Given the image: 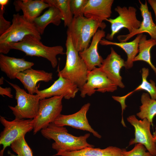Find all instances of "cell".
<instances>
[{
    "label": "cell",
    "instance_id": "obj_37",
    "mask_svg": "<svg viewBox=\"0 0 156 156\" xmlns=\"http://www.w3.org/2000/svg\"><path fill=\"white\" fill-rule=\"evenodd\" d=\"M8 153L9 154V155H10V156H18V155H14V154H13V153H11L10 152H8Z\"/></svg>",
    "mask_w": 156,
    "mask_h": 156
},
{
    "label": "cell",
    "instance_id": "obj_34",
    "mask_svg": "<svg viewBox=\"0 0 156 156\" xmlns=\"http://www.w3.org/2000/svg\"><path fill=\"white\" fill-rule=\"evenodd\" d=\"M9 1L8 0H0V5L5 6L8 4Z\"/></svg>",
    "mask_w": 156,
    "mask_h": 156
},
{
    "label": "cell",
    "instance_id": "obj_24",
    "mask_svg": "<svg viewBox=\"0 0 156 156\" xmlns=\"http://www.w3.org/2000/svg\"><path fill=\"white\" fill-rule=\"evenodd\" d=\"M142 82L141 84L133 91L122 96H115L114 100L119 102L121 106L126 105L125 103L126 99L135 91L140 90H144L148 92L151 99L156 100V86L155 82L150 80L148 82L147 78L149 75V70L148 68H142Z\"/></svg>",
    "mask_w": 156,
    "mask_h": 156
},
{
    "label": "cell",
    "instance_id": "obj_7",
    "mask_svg": "<svg viewBox=\"0 0 156 156\" xmlns=\"http://www.w3.org/2000/svg\"><path fill=\"white\" fill-rule=\"evenodd\" d=\"M63 98L62 96H56L40 100L38 113L33 119L34 134L53 123L61 114Z\"/></svg>",
    "mask_w": 156,
    "mask_h": 156
},
{
    "label": "cell",
    "instance_id": "obj_18",
    "mask_svg": "<svg viewBox=\"0 0 156 156\" xmlns=\"http://www.w3.org/2000/svg\"><path fill=\"white\" fill-rule=\"evenodd\" d=\"M53 74L43 70L28 69L18 73L16 78L22 83L28 93L31 94L36 93L38 87L37 83L40 81L48 82L52 80Z\"/></svg>",
    "mask_w": 156,
    "mask_h": 156
},
{
    "label": "cell",
    "instance_id": "obj_21",
    "mask_svg": "<svg viewBox=\"0 0 156 156\" xmlns=\"http://www.w3.org/2000/svg\"><path fill=\"white\" fill-rule=\"evenodd\" d=\"M122 149L113 146L104 149L87 147L70 152H57L54 156H121Z\"/></svg>",
    "mask_w": 156,
    "mask_h": 156
},
{
    "label": "cell",
    "instance_id": "obj_30",
    "mask_svg": "<svg viewBox=\"0 0 156 156\" xmlns=\"http://www.w3.org/2000/svg\"><path fill=\"white\" fill-rule=\"evenodd\" d=\"M88 0H70L71 11L74 17L83 16L82 10Z\"/></svg>",
    "mask_w": 156,
    "mask_h": 156
},
{
    "label": "cell",
    "instance_id": "obj_10",
    "mask_svg": "<svg viewBox=\"0 0 156 156\" xmlns=\"http://www.w3.org/2000/svg\"><path fill=\"white\" fill-rule=\"evenodd\" d=\"M118 86L109 79L99 67L88 72L86 82L80 88V96H90L97 91L102 93L113 92Z\"/></svg>",
    "mask_w": 156,
    "mask_h": 156
},
{
    "label": "cell",
    "instance_id": "obj_20",
    "mask_svg": "<svg viewBox=\"0 0 156 156\" xmlns=\"http://www.w3.org/2000/svg\"><path fill=\"white\" fill-rule=\"evenodd\" d=\"M13 4L16 11L21 10L25 19L32 23L44 10L50 6L43 0H16Z\"/></svg>",
    "mask_w": 156,
    "mask_h": 156
},
{
    "label": "cell",
    "instance_id": "obj_23",
    "mask_svg": "<svg viewBox=\"0 0 156 156\" xmlns=\"http://www.w3.org/2000/svg\"><path fill=\"white\" fill-rule=\"evenodd\" d=\"M62 19L63 17L60 10L56 7L51 6L42 15L36 18L33 23L41 35L43 34L46 27L49 24L52 23L58 26Z\"/></svg>",
    "mask_w": 156,
    "mask_h": 156
},
{
    "label": "cell",
    "instance_id": "obj_2",
    "mask_svg": "<svg viewBox=\"0 0 156 156\" xmlns=\"http://www.w3.org/2000/svg\"><path fill=\"white\" fill-rule=\"evenodd\" d=\"M66 42V60L63 69L57 70L61 76L74 83L79 90L86 82L88 70L86 65L73 44L70 33L67 31Z\"/></svg>",
    "mask_w": 156,
    "mask_h": 156
},
{
    "label": "cell",
    "instance_id": "obj_8",
    "mask_svg": "<svg viewBox=\"0 0 156 156\" xmlns=\"http://www.w3.org/2000/svg\"><path fill=\"white\" fill-rule=\"evenodd\" d=\"M1 123L4 127L0 134V144L3 148L0 156H3L4 151L16 140L33 130V119H19L15 118L9 121L4 117L0 116Z\"/></svg>",
    "mask_w": 156,
    "mask_h": 156
},
{
    "label": "cell",
    "instance_id": "obj_9",
    "mask_svg": "<svg viewBox=\"0 0 156 156\" xmlns=\"http://www.w3.org/2000/svg\"><path fill=\"white\" fill-rule=\"evenodd\" d=\"M114 10L119 16L115 18H109L106 21L111 24V33L106 37L109 40H112L114 35L123 28L127 29L129 33H132L139 27L141 22L137 18V10L134 7L117 6Z\"/></svg>",
    "mask_w": 156,
    "mask_h": 156
},
{
    "label": "cell",
    "instance_id": "obj_6",
    "mask_svg": "<svg viewBox=\"0 0 156 156\" xmlns=\"http://www.w3.org/2000/svg\"><path fill=\"white\" fill-rule=\"evenodd\" d=\"M15 91V98L17 105L14 107L8 106L15 118L33 119L38 113L40 99L37 94L27 93L18 85L6 81Z\"/></svg>",
    "mask_w": 156,
    "mask_h": 156
},
{
    "label": "cell",
    "instance_id": "obj_19",
    "mask_svg": "<svg viewBox=\"0 0 156 156\" xmlns=\"http://www.w3.org/2000/svg\"><path fill=\"white\" fill-rule=\"evenodd\" d=\"M34 63L23 58H16L0 54V68L10 79L16 78L19 73L31 68Z\"/></svg>",
    "mask_w": 156,
    "mask_h": 156
},
{
    "label": "cell",
    "instance_id": "obj_22",
    "mask_svg": "<svg viewBox=\"0 0 156 156\" xmlns=\"http://www.w3.org/2000/svg\"><path fill=\"white\" fill-rule=\"evenodd\" d=\"M143 34H141L137 35L134 40L130 42L118 43L103 38L100 42L99 43L102 45H116L120 47L124 50L127 56V61H125V68L127 69H129L133 67V60L139 53V43Z\"/></svg>",
    "mask_w": 156,
    "mask_h": 156
},
{
    "label": "cell",
    "instance_id": "obj_25",
    "mask_svg": "<svg viewBox=\"0 0 156 156\" xmlns=\"http://www.w3.org/2000/svg\"><path fill=\"white\" fill-rule=\"evenodd\" d=\"M156 45V41L151 38L147 40L146 36L143 34L138 44V54L135 57L133 62L142 61L146 62L151 66L156 75V67L152 63L151 60V50Z\"/></svg>",
    "mask_w": 156,
    "mask_h": 156
},
{
    "label": "cell",
    "instance_id": "obj_27",
    "mask_svg": "<svg viewBox=\"0 0 156 156\" xmlns=\"http://www.w3.org/2000/svg\"><path fill=\"white\" fill-rule=\"evenodd\" d=\"M48 4L57 8L62 14L65 27H68L71 23L73 15L71 11L70 0H43Z\"/></svg>",
    "mask_w": 156,
    "mask_h": 156
},
{
    "label": "cell",
    "instance_id": "obj_26",
    "mask_svg": "<svg viewBox=\"0 0 156 156\" xmlns=\"http://www.w3.org/2000/svg\"><path fill=\"white\" fill-rule=\"evenodd\" d=\"M141 101L142 105L136 116L142 120L147 119L152 124L153 118L156 115V100L151 99L148 93H143Z\"/></svg>",
    "mask_w": 156,
    "mask_h": 156
},
{
    "label": "cell",
    "instance_id": "obj_31",
    "mask_svg": "<svg viewBox=\"0 0 156 156\" xmlns=\"http://www.w3.org/2000/svg\"><path fill=\"white\" fill-rule=\"evenodd\" d=\"M5 6L0 5V35L4 33L10 26L12 23L6 20L4 17Z\"/></svg>",
    "mask_w": 156,
    "mask_h": 156
},
{
    "label": "cell",
    "instance_id": "obj_17",
    "mask_svg": "<svg viewBox=\"0 0 156 156\" xmlns=\"http://www.w3.org/2000/svg\"><path fill=\"white\" fill-rule=\"evenodd\" d=\"M139 2L140 4V9L142 18L140 26L131 33L118 36L117 38L120 42H126L135 35L144 32L148 33L151 38L156 41V25L153 21L151 12L149 10L147 1L146 0L144 3L140 0Z\"/></svg>",
    "mask_w": 156,
    "mask_h": 156
},
{
    "label": "cell",
    "instance_id": "obj_29",
    "mask_svg": "<svg viewBox=\"0 0 156 156\" xmlns=\"http://www.w3.org/2000/svg\"><path fill=\"white\" fill-rule=\"evenodd\" d=\"M146 150L144 146L138 143L130 151H127L125 149H122L121 156H153Z\"/></svg>",
    "mask_w": 156,
    "mask_h": 156
},
{
    "label": "cell",
    "instance_id": "obj_14",
    "mask_svg": "<svg viewBox=\"0 0 156 156\" xmlns=\"http://www.w3.org/2000/svg\"><path fill=\"white\" fill-rule=\"evenodd\" d=\"M125 61L112 47L110 53L103 59L99 68L108 78L118 86L123 88L125 86L122 81L120 70L122 67H125Z\"/></svg>",
    "mask_w": 156,
    "mask_h": 156
},
{
    "label": "cell",
    "instance_id": "obj_16",
    "mask_svg": "<svg viewBox=\"0 0 156 156\" xmlns=\"http://www.w3.org/2000/svg\"><path fill=\"white\" fill-rule=\"evenodd\" d=\"M105 36V32L103 29H98L92 37L89 47L79 53L81 58L85 62L88 71H90L96 66L100 67L103 59L98 51L99 43Z\"/></svg>",
    "mask_w": 156,
    "mask_h": 156
},
{
    "label": "cell",
    "instance_id": "obj_1",
    "mask_svg": "<svg viewBox=\"0 0 156 156\" xmlns=\"http://www.w3.org/2000/svg\"><path fill=\"white\" fill-rule=\"evenodd\" d=\"M40 131L45 138L54 140L52 147L57 153L75 151L87 147H94V146L87 142V139L90 135V133L75 136L68 133L66 127L57 125L53 123H50Z\"/></svg>",
    "mask_w": 156,
    "mask_h": 156
},
{
    "label": "cell",
    "instance_id": "obj_11",
    "mask_svg": "<svg viewBox=\"0 0 156 156\" xmlns=\"http://www.w3.org/2000/svg\"><path fill=\"white\" fill-rule=\"evenodd\" d=\"M127 120L134 127L135 130V138L130 140L129 146L141 144L153 156H156V147L150 131L151 123L146 118L139 120L135 115L129 116Z\"/></svg>",
    "mask_w": 156,
    "mask_h": 156
},
{
    "label": "cell",
    "instance_id": "obj_36",
    "mask_svg": "<svg viewBox=\"0 0 156 156\" xmlns=\"http://www.w3.org/2000/svg\"><path fill=\"white\" fill-rule=\"evenodd\" d=\"M4 80V78L1 77L0 79V85H2L3 83V82Z\"/></svg>",
    "mask_w": 156,
    "mask_h": 156
},
{
    "label": "cell",
    "instance_id": "obj_4",
    "mask_svg": "<svg viewBox=\"0 0 156 156\" xmlns=\"http://www.w3.org/2000/svg\"><path fill=\"white\" fill-rule=\"evenodd\" d=\"M9 49L10 50L14 49L21 51L26 55L44 58L50 62L54 68L58 64L57 56L66 54L62 46H46L40 40L32 35L27 36L21 41L10 44Z\"/></svg>",
    "mask_w": 156,
    "mask_h": 156
},
{
    "label": "cell",
    "instance_id": "obj_28",
    "mask_svg": "<svg viewBox=\"0 0 156 156\" xmlns=\"http://www.w3.org/2000/svg\"><path fill=\"white\" fill-rule=\"evenodd\" d=\"M25 135L13 142L10 145L13 151L18 156H34L32 150L26 142Z\"/></svg>",
    "mask_w": 156,
    "mask_h": 156
},
{
    "label": "cell",
    "instance_id": "obj_32",
    "mask_svg": "<svg viewBox=\"0 0 156 156\" xmlns=\"http://www.w3.org/2000/svg\"><path fill=\"white\" fill-rule=\"evenodd\" d=\"M11 92V89L10 87L3 88L0 87V94L3 96L6 95L10 98H13V95L12 94Z\"/></svg>",
    "mask_w": 156,
    "mask_h": 156
},
{
    "label": "cell",
    "instance_id": "obj_15",
    "mask_svg": "<svg viewBox=\"0 0 156 156\" xmlns=\"http://www.w3.org/2000/svg\"><path fill=\"white\" fill-rule=\"evenodd\" d=\"M113 0H88L82 12L84 16L101 22L109 18L112 13Z\"/></svg>",
    "mask_w": 156,
    "mask_h": 156
},
{
    "label": "cell",
    "instance_id": "obj_12",
    "mask_svg": "<svg viewBox=\"0 0 156 156\" xmlns=\"http://www.w3.org/2000/svg\"><path fill=\"white\" fill-rule=\"evenodd\" d=\"M90 105V103H86L79 111L72 114H61L53 123L58 126H69L77 129L87 131L92 133L95 137L101 138V135L92 128L87 118L86 115Z\"/></svg>",
    "mask_w": 156,
    "mask_h": 156
},
{
    "label": "cell",
    "instance_id": "obj_13",
    "mask_svg": "<svg viewBox=\"0 0 156 156\" xmlns=\"http://www.w3.org/2000/svg\"><path fill=\"white\" fill-rule=\"evenodd\" d=\"M50 86L42 90H38L36 93L40 97V100L56 96H62L66 99L74 98L79 90L77 85L70 81L61 76Z\"/></svg>",
    "mask_w": 156,
    "mask_h": 156
},
{
    "label": "cell",
    "instance_id": "obj_3",
    "mask_svg": "<svg viewBox=\"0 0 156 156\" xmlns=\"http://www.w3.org/2000/svg\"><path fill=\"white\" fill-rule=\"evenodd\" d=\"M106 27V24L103 22L80 16L73 17L67 31L70 35L74 47L79 52L89 47L91 38L99 28L103 30Z\"/></svg>",
    "mask_w": 156,
    "mask_h": 156
},
{
    "label": "cell",
    "instance_id": "obj_33",
    "mask_svg": "<svg viewBox=\"0 0 156 156\" xmlns=\"http://www.w3.org/2000/svg\"><path fill=\"white\" fill-rule=\"evenodd\" d=\"M147 1L154 11L156 23V0H148Z\"/></svg>",
    "mask_w": 156,
    "mask_h": 156
},
{
    "label": "cell",
    "instance_id": "obj_5",
    "mask_svg": "<svg viewBox=\"0 0 156 156\" xmlns=\"http://www.w3.org/2000/svg\"><path fill=\"white\" fill-rule=\"evenodd\" d=\"M28 35L41 39V35L33 23L26 20L23 15L19 13L13 14L10 26L0 35V53L7 54L10 51V44L21 41Z\"/></svg>",
    "mask_w": 156,
    "mask_h": 156
},
{
    "label": "cell",
    "instance_id": "obj_35",
    "mask_svg": "<svg viewBox=\"0 0 156 156\" xmlns=\"http://www.w3.org/2000/svg\"><path fill=\"white\" fill-rule=\"evenodd\" d=\"M153 139L155 142V146L156 147V127L155 128V131L153 133Z\"/></svg>",
    "mask_w": 156,
    "mask_h": 156
}]
</instances>
